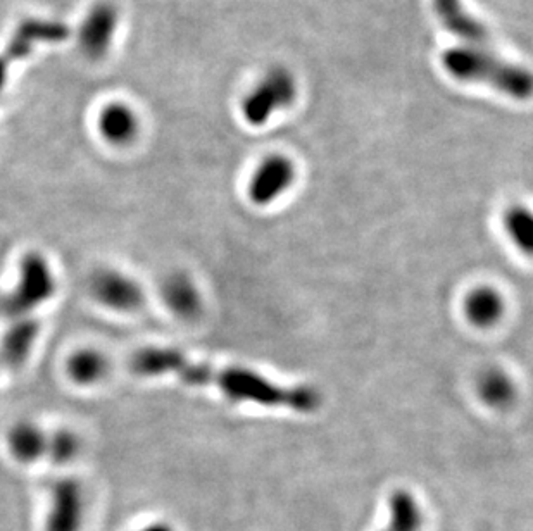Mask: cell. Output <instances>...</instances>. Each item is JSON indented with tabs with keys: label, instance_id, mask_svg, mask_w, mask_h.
<instances>
[{
	"label": "cell",
	"instance_id": "obj_19",
	"mask_svg": "<svg viewBox=\"0 0 533 531\" xmlns=\"http://www.w3.org/2000/svg\"><path fill=\"white\" fill-rule=\"evenodd\" d=\"M423 518L413 495L396 492L390 499V523L383 531H421Z\"/></svg>",
	"mask_w": 533,
	"mask_h": 531
},
{
	"label": "cell",
	"instance_id": "obj_3",
	"mask_svg": "<svg viewBox=\"0 0 533 531\" xmlns=\"http://www.w3.org/2000/svg\"><path fill=\"white\" fill-rule=\"evenodd\" d=\"M57 280L42 252H26L19 261L18 283L2 300V311L13 319L28 318L56 294Z\"/></svg>",
	"mask_w": 533,
	"mask_h": 531
},
{
	"label": "cell",
	"instance_id": "obj_5",
	"mask_svg": "<svg viewBox=\"0 0 533 531\" xmlns=\"http://www.w3.org/2000/svg\"><path fill=\"white\" fill-rule=\"evenodd\" d=\"M90 294L99 304L116 313H135L144 306V288L118 269H99L90 280Z\"/></svg>",
	"mask_w": 533,
	"mask_h": 531
},
{
	"label": "cell",
	"instance_id": "obj_8",
	"mask_svg": "<svg viewBox=\"0 0 533 531\" xmlns=\"http://www.w3.org/2000/svg\"><path fill=\"white\" fill-rule=\"evenodd\" d=\"M69 37V26L57 19H26L13 35L6 52L0 54L9 66L14 61L25 59L32 54L35 45L59 44Z\"/></svg>",
	"mask_w": 533,
	"mask_h": 531
},
{
	"label": "cell",
	"instance_id": "obj_2",
	"mask_svg": "<svg viewBox=\"0 0 533 531\" xmlns=\"http://www.w3.org/2000/svg\"><path fill=\"white\" fill-rule=\"evenodd\" d=\"M447 75L463 83L485 85L516 102L533 99L532 69L492 54L483 45H459L442 54Z\"/></svg>",
	"mask_w": 533,
	"mask_h": 531
},
{
	"label": "cell",
	"instance_id": "obj_13",
	"mask_svg": "<svg viewBox=\"0 0 533 531\" xmlns=\"http://www.w3.org/2000/svg\"><path fill=\"white\" fill-rule=\"evenodd\" d=\"M47 444L49 437L32 421H19L7 433V445L19 463H35L47 454Z\"/></svg>",
	"mask_w": 533,
	"mask_h": 531
},
{
	"label": "cell",
	"instance_id": "obj_20",
	"mask_svg": "<svg viewBox=\"0 0 533 531\" xmlns=\"http://www.w3.org/2000/svg\"><path fill=\"white\" fill-rule=\"evenodd\" d=\"M504 228L513 244L533 256V211L525 206L511 207L504 214Z\"/></svg>",
	"mask_w": 533,
	"mask_h": 531
},
{
	"label": "cell",
	"instance_id": "obj_4",
	"mask_svg": "<svg viewBox=\"0 0 533 531\" xmlns=\"http://www.w3.org/2000/svg\"><path fill=\"white\" fill-rule=\"evenodd\" d=\"M297 97L299 83L294 73L289 68L273 66L242 99V116L251 126L266 125L278 111L294 106Z\"/></svg>",
	"mask_w": 533,
	"mask_h": 531
},
{
	"label": "cell",
	"instance_id": "obj_11",
	"mask_svg": "<svg viewBox=\"0 0 533 531\" xmlns=\"http://www.w3.org/2000/svg\"><path fill=\"white\" fill-rule=\"evenodd\" d=\"M161 297L176 318L190 321L202 313L201 292L194 280L182 271H175L164 278Z\"/></svg>",
	"mask_w": 533,
	"mask_h": 531
},
{
	"label": "cell",
	"instance_id": "obj_12",
	"mask_svg": "<svg viewBox=\"0 0 533 531\" xmlns=\"http://www.w3.org/2000/svg\"><path fill=\"white\" fill-rule=\"evenodd\" d=\"M40 335V325L37 321L28 318L14 319L13 325L7 328L0 344V359L7 368H21L32 356L33 347L37 344Z\"/></svg>",
	"mask_w": 533,
	"mask_h": 531
},
{
	"label": "cell",
	"instance_id": "obj_1",
	"mask_svg": "<svg viewBox=\"0 0 533 531\" xmlns=\"http://www.w3.org/2000/svg\"><path fill=\"white\" fill-rule=\"evenodd\" d=\"M175 375L189 385H213L233 402H249L263 407H282L297 413H313L320 406V395L309 387H289L271 382L256 371L239 366L213 368L192 363L183 356Z\"/></svg>",
	"mask_w": 533,
	"mask_h": 531
},
{
	"label": "cell",
	"instance_id": "obj_16",
	"mask_svg": "<svg viewBox=\"0 0 533 531\" xmlns=\"http://www.w3.org/2000/svg\"><path fill=\"white\" fill-rule=\"evenodd\" d=\"M107 369L109 363L106 356L97 349H78L75 354L69 356L66 364L69 378L82 387L101 382L107 375Z\"/></svg>",
	"mask_w": 533,
	"mask_h": 531
},
{
	"label": "cell",
	"instance_id": "obj_15",
	"mask_svg": "<svg viewBox=\"0 0 533 531\" xmlns=\"http://www.w3.org/2000/svg\"><path fill=\"white\" fill-rule=\"evenodd\" d=\"M99 128L107 142L114 145L130 144L137 137V114L125 104H111L102 111Z\"/></svg>",
	"mask_w": 533,
	"mask_h": 531
},
{
	"label": "cell",
	"instance_id": "obj_21",
	"mask_svg": "<svg viewBox=\"0 0 533 531\" xmlns=\"http://www.w3.org/2000/svg\"><path fill=\"white\" fill-rule=\"evenodd\" d=\"M80 452V438L75 432L61 428L52 433L47 444V456L59 466L69 464Z\"/></svg>",
	"mask_w": 533,
	"mask_h": 531
},
{
	"label": "cell",
	"instance_id": "obj_10",
	"mask_svg": "<svg viewBox=\"0 0 533 531\" xmlns=\"http://www.w3.org/2000/svg\"><path fill=\"white\" fill-rule=\"evenodd\" d=\"M432 7L440 25L466 45H483L489 40V30L468 13L463 0H432Z\"/></svg>",
	"mask_w": 533,
	"mask_h": 531
},
{
	"label": "cell",
	"instance_id": "obj_14",
	"mask_svg": "<svg viewBox=\"0 0 533 531\" xmlns=\"http://www.w3.org/2000/svg\"><path fill=\"white\" fill-rule=\"evenodd\" d=\"M183 356L185 354H182L180 350L171 349V347H144L133 354L130 366L135 375L144 376V378L175 375Z\"/></svg>",
	"mask_w": 533,
	"mask_h": 531
},
{
	"label": "cell",
	"instance_id": "obj_23",
	"mask_svg": "<svg viewBox=\"0 0 533 531\" xmlns=\"http://www.w3.org/2000/svg\"><path fill=\"white\" fill-rule=\"evenodd\" d=\"M140 531H175L173 526L168 525V523H152V525H147L145 528H142Z\"/></svg>",
	"mask_w": 533,
	"mask_h": 531
},
{
	"label": "cell",
	"instance_id": "obj_9",
	"mask_svg": "<svg viewBox=\"0 0 533 531\" xmlns=\"http://www.w3.org/2000/svg\"><path fill=\"white\" fill-rule=\"evenodd\" d=\"M118 28V11L111 4H97L83 19L80 28V47L88 57H102L113 44Z\"/></svg>",
	"mask_w": 533,
	"mask_h": 531
},
{
	"label": "cell",
	"instance_id": "obj_6",
	"mask_svg": "<svg viewBox=\"0 0 533 531\" xmlns=\"http://www.w3.org/2000/svg\"><path fill=\"white\" fill-rule=\"evenodd\" d=\"M295 180V164L283 154H271L261 161L249 182V197L256 206H268L285 194Z\"/></svg>",
	"mask_w": 533,
	"mask_h": 531
},
{
	"label": "cell",
	"instance_id": "obj_7",
	"mask_svg": "<svg viewBox=\"0 0 533 531\" xmlns=\"http://www.w3.org/2000/svg\"><path fill=\"white\" fill-rule=\"evenodd\" d=\"M85 516V494L82 483L75 478L56 482L51 492V509L45 531H82Z\"/></svg>",
	"mask_w": 533,
	"mask_h": 531
},
{
	"label": "cell",
	"instance_id": "obj_18",
	"mask_svg": "<svg viewBox=\"0 0 533 531\" xmlns=\"http://www.w3.org/2000/svg\"><path fill=\"white\" fill-rule=\"evenodd\" d=\"M478 394L489 406L506 407L515 400V385L501 369H487L478 380Z\"/></svg>",
	"mask_w": 533,
	"mask_h": 531
},
{
	"label": "cell",
	"instance_id": "obj_17",
	"mask_svg": "<svg viewBox=\"0 0 533 531\" xmlns=\"http://www.w3.org/2000/svg\"><path fill=\"white\" fill-rule=\"evenodd\" d=\"M466 316L480 328L496 325L504 313V302L496 290L489 287L473 290L465 302Z\"/></svg>",
	"mask_w": 533,
	"mask_h": 531
},
{
	"label": "cell",
	"instance_id": "obj_22",
	"mask_svg": "<svg viewBox=\"0 0 533 531\" xmlns=\"http://www.w3.org/2000/svg\"><path fill=\"white\" fill-rule=\"evenodd\" d=\"M7 71H9V64L0 56V92L4 90V85H6Z\"/></svg>",
	"mask_w": 533,
	"mask_h": 531
}]
</instances>
